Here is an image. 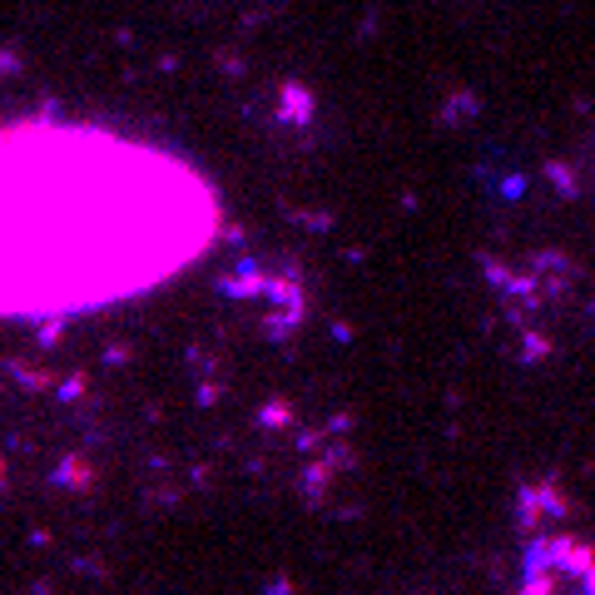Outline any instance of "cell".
Masks as SVG:
<instances>
[{
  "instance_id": "1",
  "label": "cell",
  "mask_w": 595,
  "mask_h": 595,
  "mask_svg": "<svg viewBox=\"0 0 595 595\" xmlns=\"http://www.w3.org/2000/svg\"><path fill=\"white\" fill-rule=\"evenodd\" d=\"M219 199L184 154L84 120L0 124V317H74L184 273Z\"/></svg>"
}]
</instances>
